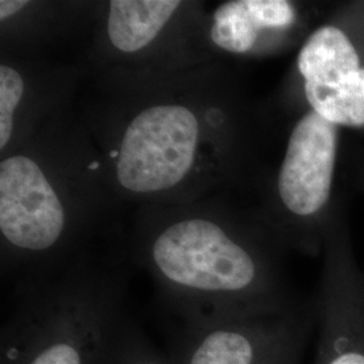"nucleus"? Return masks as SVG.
I'll return each instance as SVG.
<instances>
[{"instance_id":"14","label":"nucleus","mask_w":364,"mask_h":364,"mask_svg":"<svg viewBox=\"0 0 364 364\" xmlns=\"http://www.w3.org/2000/svg\"><path fill=\"white\" fill-rule=\"evenodd\" d=\"M28 3L25 0H1L0 1V19L6 21L13 15L23 10Z\"/></svg>"},{"instance_id":"4","label":"nucleus","mask_w":364,"mask_h":364,"mask_svg":"<svg viewBox=\"0 0 364 364\" xmlns=\"http://www.w3.org/2000/svg\"><path fill=\"white\" fill-rule=\"evenodd\" d=\"M291 96L312 111L364 138V0L333 1L299 45Z\"/></svg>"},{"instance_id":"8","label":"nucleus","mask_w":364,"mask_h":364,"mask_svg":"<svg viewBox=\"0 0 364 364\" xmlns=\"http://www.w3.org/2000/svg\"><path fill=\"white\" fill-rule=\"evenodd\" d=\"M63 203L38 164L26 156L0 164V232L15 257L52 258L64 247Z\"/></svg>"},{"instance_id":"10","label":"nucleus","mask_w":364,"mask_h":364,"mask_svg":"<svg viewBox=\"0 0 364 364\" xmlns=\"http://www.w3.org/2000/svg\"><path fill=\"white\" fill-rule=\"evenodd\" d=\"M181 6L177 0H114L109 3L107 33L119 52L147 48Z\"/></svg>"},{"instance_id":"1","label":"nucleus","mask_w":364,"mask_h":364,"mask_svg":"<svg viewBox=\"0 0 364 364\" xmlns=\"http://www.w3.org/2000/svg\"><path fill=\"white\" fill-rule=\"evenodd\" d=\"M284 247L267 225L236 227L191 218L161 228L144 255L185 324L302 302L281 273L278 255Z\"/></svg>"},{"instance_id":"9","label":"nucleus","mask_w":364,"mask_h":364,"mask_svg":"<svg viewBox=\"0 0 364 364\" xmlns=\"http://www.w3.org/2000/svg\"><path fill=\"white\" fill-rule=\"evenodd\" d=\"M332 6L333 1H227L213 13L210 39L221 50L237 55L278 52L297 41L302 43Z\"/></svg>"},{"instance_id":"6","label":"nucleus","mask_w":364,"mask_h":364,"mask_svg":"<svg viewBox=\"0 0 364 364\" xmlns=\"http://www.w3.org/2000/svg\"><path fill=\"white\" fill-rule=\"evenodd\" d=\"M201 127L181 105H150L126 127L115 164L120 186L150 195L177 186L195 164Z\"/></svg>"},{"instance_id":"13","label":"nucleus","mask_w":364,"mask_h":364,"mask_svg":"<svg viewBox=\"0 0 364 364\" xmlns=\"http://www.w3.org/2000/svg\"><path fill=\"white\" fill-rule=\"evenodd\" d=\"M348 161L352 183L359 192L364 193V149H356Z\"/></svg>"},{"instance_id":"5","label":"nucleus","mask_w":364,"mask_h":364,"mask_svg":"<svg viewBox=\"0 0 364 364\" xmlns=\"http://www.w3.org/2000/svg\"><path fill=\"white\" fill-rule=\"evenodd\" d=\"M317 328L316 302L267 312L185 323L173 340V364H301Z\"/></svg>"},{"instance_id":"12","label":"nucleus","mask_w":364,"mask_h":364,"mask_svg":"<svg viewBox=\"0 0 364 364\" xmlns=\"http://www.w3.org/2000/svg\"><path fill=\"white\" fill-rule=\"evenodd\" d=\"M25 93V80L13 66H0V149L4 150L15 127V114Z\"/></svg>"},{"instance_id":"2","label":"nucleus","mask_w":364,"mask_h":364,"mask_svg":"<svg viewBox=\"0 0 364 364\" xmlns=\"http://www.w3.org/2000/svg\"><path fill=\"white\" fill-rule=\"evenodd\" d=\"M127 318L103 279L34 287L0 332V364H103Z\"/></svg>"},{"instance_id":"11","label":"nucleus","mask_w":364,"mask_h":364,"mask_svg":"<svg viewBox=\"0 0 364 364\" xmlns=\"http://www.w3.org/2000/svg\"><path fill=\"white\" fill-rule=\"evenodd\" d=\"M103 364H173L169 355L158 351L141 328L126 320Z\"/></svg>"},{"instance_id":"3","label":"nucleus","mask_w":364,"mask_h":364,"mask_svg":"<svg viewBox=\"0 0 364 364\" xmlns=\"http://www.w3.org/2000/svg\"><path fill=\"white\" fill-rule=\"evenodd\" d=\"M343 130L312 111L299 112L275 174L272 219L277 239L309 257L323 255L341 193L336 177Z\"/></svg>"},{"instance_id":"7","label":"nucleus","mask_w":364,"mask_h":364,"mask_svg":"<svg viewBox=\"0 0 364 364\" xmlns=\"http://www.w3.org/2000/svg\"><path fill=\"white\" fill-rule=\"evenodd\" d=\"M317 297L318 340L314 364H364L362 270L343 196L328 230Z\"/></svg>"},{"instance_id":"15","label":"nucleus","mask_w":364,"mask_h":364,"mask_svg":"<svg viewBox=\"0 0 364 364\" xmlns=\"http://www.w3.org/2000/svg\"><path fill=\"white\" fill-rule=\"evenodd\" d=\"M362 289H363V294H364V269L362 270Z\"/></svg>"}]
</instances>
